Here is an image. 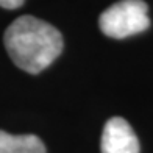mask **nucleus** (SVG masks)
Here are the masks:
<instances>
[{
	"instance_id": "nucleus-4",
	"label": "nucleus",
	"mask_w": 153,
	"mask_h": 153,
	"mask_svg": "<svg viewBox=\"0 0 153 153\" xmlns=\"http://www.w3.org/2000/svg\"><path fill=\"white\" fill-rule=\"evenodd\" d=\"M0 153H45V145L34 134H10L0 130Z\"/></svg>"
},
{
	"instance_id": "nucleus-2",
	"label": "nucleus",
	"mask_w": 153,
	"mask_h": 153,
	"mask_svg": "<svg viewBox=\"0 0 153 153\" xmlns=\"http://www.w3.org/2000/svg\"><path fill=\"white\" fill-rule=\"evenodd\" d=\"M149 6L142 0H120L111 5L100 16V30L114 39L137 34L150 27Z\"/></svg>"
},
{
	"instance_id": "nucleus-1",
	"label": "nucleus",
	"mask_w": 153,
	"mask_h": 153,
	"mask_svg": "<svg viewBox=\"0 0 153 153\" xmlns=\"http://www.w3.org/2000/svg\"><path fill=\"white\" fill-rule=\"evenodd\" d=\"M3 42L13 62L28 74H39L62 52V36L53 25L20 16L5 31Z\"/></svg>"
},
{
	"instance_id": "nucleus-5",
	"label": "nucleus",
	"mask_w": 153,
	"mask_h": 153,
	"mask_svg": "<svg viewBox=\"0 0 153 153\" xmlns=\"http://www.w3.org/2000/svg\"><path fill=\"white\" fill-rule=\"evenodd\" d=\"M24 2L25 0H0V6L6 10H14V8H19Z\"/></svg>"
},
{
	"instance_id": "nucleus-3",
	"label": "nucleus",
	"mask_w": 153,
	"mask_h": 153,
	"mask_svg": "<svg viewBox=\"0 0 153 153\" xmlns=\"http://www.w3.org/2000/svg\"><path fill=\"white\" fill-rule=\"evenodd\" d=\"M102 153H139V141L130 123L122 117H111L102 133Z\"/></svg>"
}]
</instances>
